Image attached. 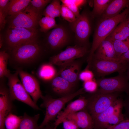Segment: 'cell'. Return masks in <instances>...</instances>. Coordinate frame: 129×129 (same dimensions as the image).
Returning <instances> with one entry per match:
<instances>
[{"label": "cell", "instance_id": "obj_36", "mask_svg": "<svg viewBox=\"0 0 129 129\" xmlns=\"http://www.w3.org/2000/svg\"><path fill=\"white\" fill-rule=\"evenodd\" d=\"M98 87L95 80L93 79L84 82L83 83V88L86 92H94L97 89Z\"/></svg>", "mask_w": 129, "mask_h": 129}, {"label": "cell", "instance_id": "obj_5", "mask_svg": "<svg viewBox=\"0 0 129 129\" xmlns=\"http://www.w3.org/2000/svg\"><path fill=\"white\" fill-rule=\"evenodd\" d=\"M127 64L118 61L99 59L92 57L86 66L92 72L94 76L98 78L104 77L106 75L115 72L118 73H125Z\"/></svg>", "mask_w": 129, "mask_h": 129}, {"label": "cell", "instance_id": "obj_20", "mask_svg": "<svg viewBox=\"0 0 129 129\" xmlns=\"http://www.w3.org/2000/svg\"><path fill=\"white\" fill-rule=\"evenodd\" d=\"M129 0H111L101 16L102 19L112 18L120 14L123 8L129 7Z\"/></svg>", "mask_w": 129, "mask_h": 129}, {"label": "cell", "instance_id": "obj_16", "mask_svg": "<svg viewBox=\"0 0 129 129\" xmlns=\"http://www.w3.org/2000/svg\"><path fill=\"white\" fill-rule=\"evenodd\" d=\"M87 104V98L82 96L70 102L57 117L53 124L54 128L56 129L58 126L62 123L63 120L70 115L86 109Z\"/></svg>", "mask_w": 129, "mask_h": 129}, {"label": "cell", "instance_id": "obj_22", "mask_svg": "<svg viewBox=\"0 0 129 129\" xmlns=\"http://www.w3.org/2000/svg\"><path fill=\"white\" fill-rule=\"evenodd\" d=\"M129 38V28L125 18L120 22L106 38L112 41L125 40Z\"/></svg>", "mask_w": 129, "mask_h": 129}, {"label": "cell", "instance_id": "obj_1", "mask_svg": "<svg viewBox=\"0 0 129 129\" xmlns=\"http://www.w3.org/2000/svg\"><path fill=\"white\" fill-rule=\"evenodd\" d=\"M10 50L9 62L16 70H22L43 59L42 47L37 41L20 45Z\"/></svg>", "mask_w": 129, "mask_h": 129}, {"label": "cell", "instance_id": "obj_27", "mask_svg": "<svg viewBox=\"0 0 129 129\" xmlns=\"http://www.w3.org/2000/svg\"><path fill=\"white\" fill-rule=\"evenodd\" d=\"M51 1L49 0H31L24 11L38 17L40 11Z\"/></svg>", "mask_w": 129, "mask_h": 129}, {"label": "cell", "instance_id": "obj_4", "mask_svg": "<svg viewBox=\"0 0 129 129\" xmlns=\"http://www.w3.org/2000/svg\"><path fill=\"white\" fill-rule=\"evenodd\" d=\"M120 93H104L97 90L89 93L88 97H86L87 100L86 109L91 117L96 116L110 106L118 98Z\"/></svg>", "mask_w": 129, "mask_h": 129}, {"label": "cell", "instance_id": "obj_17", "mask_svg": "<svg viewBox=\"0 0 129 129\" xmlns=\"http://www.w3.org/2000/svg\"><path fill=\"white\" fill-rule=\"evenodd\" d=\"M48 82L52 91L61 97L76 91H74L75 86L57 75Z\"/></svg>", "mask_w": 129, "mask_h": 129}, {"label": "cell", "instance_id": "obj_34", "mask_svg": "<svg viewBox=\"0 0 129 129\" xmlns=\"http://www.w3.org/2000/svg\"><path fill=\"white\" fill-rule=\"evenodd\" d=\"M60 16L70 23L74 22L76 19V17L74 13L63 3L61 5Z\"/></svg>", "mask_w": 129, "mask_h": 129}, {"label": "cell", "instance_id": "obj_23", "mask_svg": "<svg viewBox=\"0 0 129 129\" xmlns=\"http://www.w3.org/2000/svg\"><path fill=\"white\" fill-rule=\"evenodd\" d=\"M58 70L49 63L42 64L39 67L37 72L39 78L44 81L48 82L57 75Z\"/></svg>", "mask_w": 129, "mask_h": 129}, {"label": "cell", "instance_id": "obj_33", "mask_svg": "<svg viewBox=\"0 0 129 129\" xmlns=\"http://www.w3.org/2000/svg\"><path fill=\"white\" fill-rule=\"evenodd\" d=\"M74 14L76 17L80 15L79 8L86 2V0H60Z\"/></svg>", "mask_w": 129, "mask_h": 129}, {"label": "cell", "instance_id": "obj_35", "mask_svg": "<svg viewBox=\"0 0 129 129\" xmlns=\"http://www.w3.org/2000/svg\"><path fill=\"white\" fill-rule=\"evenodd\" d=\"M122 108H120L118 110L111 116L109 122L110 126L117 124L124 119L122 113Z\"/></svg>", "mask_w": 129, "mask_h": 129}, {"label": "cell", "instance_id": "obj_40", "mask_svg": "<svg viewBox=\"0 0 129 129\" xmlns=\"http://www.w3.org/2000/svg\"><path fill=\"white\" fill-rule=\"evenodd\" d=\"M10 0H0V11L5 16L7 15L6 8L7 5Z\"/></svg>", "mask_w": 129, "mask_h": 129}, {"label": "cell", "instance_id": "obj_14", "mask_svg": "<svg viewBox=\"0 0 129 129\" xmlns=\"http://www.w3.org/2000/svg\"><path fill=\"white\" fill-rule=\"evenodd\" d=\"M123 102L118 98L107 109L98 115L92 117L94 129H106L110 125L109 120L113 113L118 109L122 108Z\"/></svg>", "mask_w": 129, "mask_h": 129}, {"label": "cell", "instance_id": "obj_6", "mask_svg": "<svg viewBox=\"0 0 129 129\" xmlns=\"http://www.w3.org/2000/svg\"><path fill=\"white\" fill-rule=\"evenodd\" d=\"M36 29L9 26L6 33V43L10 50L20 45L37 41Z\"/></svg>", "mask_w": 129, "mask_h": 129}, {"label": "cell", "instance_id": "obj_8", "mask_svg": "<svg viewBox=\"0 0 129 129\" xmlns=\"http://www.w3.org/2000/svg\"><path fill=\"white\" fill-rule=\"evenodd\" d=\"M95 81L99 87L97 90L100 92L129 93V81L124 73L113 77L97 78Z\"/></svg>", "mask_w": 129, "mask_h": 129}, {"label": "cell", "instance_id": "obj_29", "mask_svg": "<svg viewBox=\"0 0 129 129\" xmlns=\"http://www.w3.org/2000/svg\"><path fill=\"white\" fill-rule=\"evenodd\" d=\"M110 0H95L94 7L91 15L92 17L101 16L108 5L111 1Z\"/></svg>", "mask_w": 129, "mask_h": 129}, {"label": "cell", "instance_id": "obj_12", "mask_svg": "<svg viewBox=\"0 0 129 129\" xmlns=\"http://www.w3.org/2000/svg\"><path fill=\"white\" fill-rule=\"evenodd\" d=\"M84 57L59 66L57 75L76 86L79 80V76L85 59Z\"/></svg>", "mask_w": 129, "mask_h": 129}, {"label": "cell", "instance_id": "obj_24", "mask_svg": "<svg viewBox=\"0 0 129 129\" xmlns=\"http://www.w3.org/2000/svg\"><path fill=\"white\" fill-rule=\"evenodd\" d=\"M31 0H11L9 2L6 8L7 15H14L23 11L30 4Z\"/></svg>", "mask_w": 129, "mask_h": 129}, {"label": "cell", "instance_id": "obj_10", "mask_svg": "<svg viewBox=\"0 0 129 129\" xmlns=\"http://www.w3.org/2000/svg\"><path fill=\"white\" fill-rule=\"evenodd\" d=\"M89 18L87 13L83 11L74 22L70 23L75 34V45L88 47L87 41L91 31Z\"/></svg>", "mask_w": 129, "mask_h": 129}, {"label": "cell", "instance_id": "obj_3", "mask_svg": "<svg viewBox=\"0 0 129 129\" xmlns=\"http://www.w3.org/2000/svg\"><path fill=\"white\" fill-rule=\"evenodd\" d=\"M86 92L82 88L73 93L57 98L49 95L43 96L42 98L43 102L40 106L45 108L46 113L43 120L39 126V129H42L54 119L67 103L75 97Z\"/></svg>", "mask_w": 129, "mask_h": 129}, {"label": "cell", "instance_id": "obj_13", "mask_svg": "<svg viewBox=\"0 0 129 129\" xmlns=\"http://www.w3.org/2000/svg\"><path fill=\"white\" fill-rule=\"evenodd\" d=\"M18 72L21 81L25 90L36 103L38 100L43 96L41 90L39 82L33 75L23 70H16Z\"/></svg>", "mask_w": 129, "mask_h": 129}, {"label": "cell", "instance_id": "obj_11", "mask_svg": "<svg viewBox=\"0 0 129 129\" xmlns=\"http://www.w3.org/2000/svg\"><path fill=\"white\" fill-rule=\"evenodd\" d=\"M47 42L48 47L51 50H59L70 43L68 31L64 26L58 25L49 34Z\"/></svg>", "mask_w": 129, "mask_h": 129}, {"label": "cell", "instance_id": "obj_39", "mask_svg": "<svg viewBox=\"0 0 129 129\" xmlns=\"http://www.w3.org/2000/svg\"><path fill=\"white\" fill-rule=\"evenodd\" d=\"M106 129H129V119H124L117 124L110 125Z\"/></svg>", "mask_w": 129, "mask_h": 129}, {"label": "cell", "instance_id": "obj_42", "mask_svg": "<svg viewBox=\"0 0 129 129\" xmlns=\"http://www.w3.org/2000/svg\"><path fill=\"white\" fill-rule=\"evenodd\" d=\"M6 16L0 11V30L4 27L6 23L5 17Z\"/></svg>", "mask_w": 129, "mask_h": 129}, {"label": "cell", "instance_id": "obj_18", "mask_svg": "<svg viewBox=\"0 0 129 129\" xmlns=\"http://www.w3.org/2000/svg\"><path fill=\"white\" fill-rule=\"evenodd\" d=\"M92 57L99 59L118 61V58L113 43L111 41L107 39L101 42Z\"/></svg>", "mask_w": 129, "mask_h": 129}, {"label": "cell", "instance_id": "obj_2", "mask_svg": "<svg viewBox=\"0 0 129 129\" xmlns=\"http://www.w3.org/2000/svg\"><path fill=\"white\" fill-rule=\"evenodd\" d=\"M129 13V7L116 16L102 19L98 24L95 32L91 47L87 58V62L91 60L101 42L112 32L117 26L126 18Z\"/></svg>", "mask_w": 129, "mask_h": 129}, {"label": "cell", "instance_id": "obj_30", "mask_svg": "<svg viewBox=\"0 0 129 129\" xmlns=\"http://www.w3.org/2000/svg\"><path fill=\"white\" fill-rule=\"evenodd\" d=\"M22 118V116H19L10 113L5 120V129H18Z\"/></svg>", "mask_w": 129, "mask_h": 129}, {"label": "cell", "instance_id": "obj_38", "mask_svg": "<svg viewBox=\"0 0 129 129\" xmlns=\"http://www.w3.org/2000/svg\"><path fill=\"white\" fill-rule=\"evenodd\" d=\"M64 129H79V128L75 122L71 119L66 118L63 121Z\"/></svg>", "mask_w": 129, "mask_h": 129}, {"label": "cell", "instance_id": "obj_25", "mask_svg": "<svg viewBox=\"0 0 129 129\" xmlns=\"http://www.w3.org/2000/svg\"><path fill=\"white\" fill-rule=\"evenodd\" d=\"M39 117V114L31 116L25 113L18 129H39L38 124Z\"/></svg>", "mask_w": 129, "mask_h": 129}, {"label": "cell", "instance_id": "obj_31", "mask_svg": "<svg viewBox=\"0 0 129 129\" xmlns=\"http://www.w3.org/2000/svg\"><path fill=\"white\" fill-rule=\"evenodd\" d=\"M112 41L118 58L129 50V38L125 40H116Z\"/></svg>", "mask_w": 129, "mask_h": 129}, {"label": "cell", "instance_id": "obj_15", "mask_svg": "<svg viewBox=\"0 0 129 129\" xmlns=\"http://www.w3.org/2000/svg\"><path fill=\"white\" fill-rule=\"evenodd\" d=\"M10 16L9 26L36 29L38 22V17L25 11Z\"/></svg>", "mask_w": 129, "mask_h": 129}, {"label": "cell", "instance_id": "obj_26", "mask_svg": "<svg viewBox=\"0 0 129 129\" xmlns=\"http://www.w3.org/2000/svg\"><path fill=\"white\" fill-rule=\"evenodd\" d=\"M61 5L59 1L54 0L47 6L43 12V15L55 18L60 16Z\"/></svg>", "mask_w": 129, "mask_h": 129}, {"label": "cell", "instance_id": "obj_45", "mask_svg": "<svg viewBox=\"0 0 129 129\" xmlns=\"http://www.w3.org/2000/svg\"><path fill=\"white\" fill-rule=\"evenodd\" d=\"M126 72V75L129 81V63L127 64V69L125 72Z\"/></svg>", "mask_w": 129, "mask_h": 129}, {"label": "cell", "instance_id": "obj_37", "mask_svg": "<svg viewBox=\"0 0 129 129\" xmlns=\"http://www.w3.org/2000/svg\"><path fill=\"white\" fill-rule=\"evenodd\" d=\"M94 77L92 72L86 66L84 70L81 71L80 73L79 78V80L84 82L93 79Z\"/></svg>", "mask_w": 129, "mask_h": 129}, {"label": "cell", "instance_id": "obj_44", "mask_svg": "<svg viewBox=\"0 0 129 129\" xmlns=\"http://www.w3.org/2000/svg\"><path fill=\"white\" fill-rule=\"evenodd\" d=\"M42 129H56L53 124H51L49 123L45 126Z\"/></svg>", "mask_w": 129, "mask_h": 129}, {"label": "cell", "instance_id": "obj_19", "mask_svg": "<svg viewBox=\"0 0 129 129\" xmlns=\"http://www.w3.org/2000/svg\"><path fill=\"white\" fill-rule=\"evenodd\" d=\"M66 118L74 120L79 128L82 129H93L92 117L86 109L71 114Z\"/></svg>", "mask_w": 129, "mask_h": 129}, {"label": "cell", "instance_id": "obj_46", "mask_svg": "<svg viewBox=\"0 0 129 129\" xmlns=\"http://www.w3.org/2000/svg\"><path fill=\"white\" fill-rule=\"evenodd\" d=\"M128 26L129 28V13L127 15L125 18Z\"/></svg>", "mask_w": 129, "mask_h": 129}, {"label": "cell", "instance_id": "obj_9", "mask_svg": "<svg viewBox=\"0 0 129 129\" xmlns=\"http://www.w3.org/2000/svg\"><path fill=\"white\" fill-rule=\"evenodd\" d=\"M89 50L88 47L86 46L76 45L68 46L64 50L51 57L49 63L54 65L60 66L86 57L88 55Z\"/></svg>", "mask_w": 129, "mask_h": 129}, {"label": "cell", "instance_id": "obj_7", "mask_svg": "<svg viewBox=\"0 0 129 129\" xmlns=\"http://www.w3.org/2000/svg\"><path fill=\"white\" fill-rule=\"evenodd\" d=\"M17 71L10 73L7 77L10 97L12 100H16L28 105L33 109L40 110V108L32 99L27 92L18 77Z\"/></svg>", "mask_w": 129, "mask_h": 129}, {"label": "cell", "instance_id": "obj_32", "mask_svg": "<svg viewBox=\"0 0 129 129\" xmlns=\"http://www.w3.org/2000/svg\"><path fill=\"white\" fill-rule=\"evenodd\" d=\"M39 23L40 27V30L44 32L54 28L58 25L55 18L47 16H45L40 19Z\"/></svg>", "mask_w": 129, "mask_h": 129}, {"label": "cell", "instance_id": "obj_43", "mask_svg": "<svg viewBox=\"0 0 129 129\" xmlns=\"http://www.w3.org/2000/svg\"><path fill=\"white\" fill-rule=\"evenodd\" d=\"M123 105H124L127 114L129 115V98L128 99L125 103H123Z\"/></svg>", "mask_w": 129, "mask_h": 129}, {"label": "cell", "instance_id": "obj_21", "mask_svg": "<svg viewBox=\"0 0 129 129\" xmlns=\"http://www.w3.org/2000/svg\"><path fill=\"white\" fill-rule=\"evenodd\" d=\"M0 79V113L8 115L11 112L12 106L8 88Z\"/></svg>", "mask_w": 129, "mask_h": 129}, {"label": "cell", "instance_id": "obj_41", "mask_svg": "<svg viewBox=\"0 0 129 129\" xmlns=\"http://www.w3.org/2000/svg\"><path fill=\"white\" fill-rule=\"evenodd\" d=\"M118 60L124 63H129V50L118 58Z\"/></svg>", "mask_w": 129, "mask_h": 129}, {"label": "cell", "instance_id": "obj_28", "mask_svg": "<svg viewBox=\"0 0 129 129\" xmlns=\"http://www.w3.org/2000/svg\"><path fill=\"white\" fill-rule=\"evenodd\" d=\"M9 55L6 50L0 51V79L6 78L11 73L7 68L9 62Z\"/></svg>", "mask_w": 129, "mask_h": 129}]
</instances>
